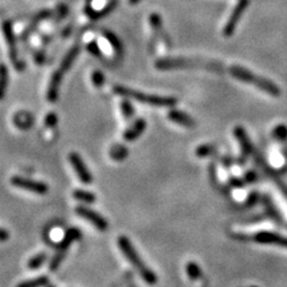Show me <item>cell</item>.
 <instances>
[{
	"mask_svg": "<svg viewBox=\"0 0 287 287\" xmlns=\"http://www.w3.org/2000/svg\"><path fill=\"white\" fill-rule=\"evenodd\" d=\"M119 248L121 249L122 254L127 257V260L132 263V266L138 270L139 274L141 275V278L144 279L145 283H147L149 285H155L157 284V275L156 273L149 268L145 262L141 260V257L139 256V254L136 253L135 248L133 247L130 243L129 239L126 236H121L119 238Z\"/></svg>",
	"mask_w": 287,
	"mask_h": 287,
	"instance_id": "6da1fadb",
	"label": "cell"
},
{
	"mask_svg": "<svg viewBox=\"0 0 287 287\" xmlns=\"http://www.w3.org/2000/svg\"><path fill=\"white\" fill-rule=\"evenodd\" d=\"M114 93L125 97V98L135 99V101L146 103V104L153 105V107H174L177 103V99L174 98V97H163L157 96V95L144 94L121 85L114 86Z\"/></svg>",
	"mask_w": 287,
	"mask_h": 287,
	"instance_id": "7a4b0ae2",
	"label": "cell"
},
{
	"mask_svg": "<svg viewBox=\"0 0 287 287\" xmlns=\"http://www.w3.org/2000/svg\"><path fill=\"white\" fill-rule=\"evenodd\" d=\"M230 72L236 79L241 80V82L255 85L257 89H260V90L272 95V96L274 97L280 96L281 91L277 84H274V83L270 82V80L266 79V78L256 76V74L252 73V72L243 68L242 66H232V67L230 68Z\"/></svg>",
	"mask_w": 287,
	"mask_h": 287,
	"instance_id": "3957f363",
	"label": "cell"
},
{
	"mask_svg": "<svg viewBox=\"0 0 287 287\" xmlns=\"http://www.w3.org/2000/svg\"><path fill=\"white\" fill-rule=\"evenodd\" d=\"M82 237V233H80L79 228L77 227H72L66 232L65 237L61 241V243L59 244V248H58V252L53 257V260L51 261V264H49V268H51L52 272H57L59 269L60 264L63 263L64 258H65L66 253L68 252V248L71 247V244L73 242L78 241V239Z\"/></svg>",
	"mask_w": 287,
	"mask_h": 287,
	"instance_id": "277c9868",
	"label": "cell"
},
{
	"mask_svg": "<svg viewBox=\"0 0 287 287\" xmlns=\"http://www.w3.org/2000/svg\"><path fill=\"white\" fill-rule=\"evenodd\" d=\"M11 185L37 195H46L49 191V187L46 183L22 176H13L11 178Z\"/></svg>",
	"mask_w": 287,
	"mask_h": 287,
	"instance_id": "5b68a950",
	"label": "cell"
},
{
	"mask_svg": "<svg viewBox=\"0 0 287 287\" xmlns=\"http://www.w3.org/2000/svg\"><path fill=\"white\" fill-rule=\"evenodd\" d=\"M2 32H4L5 41H6L7 47H9V54H10L11 61H12L13 66H15V68L17 69V71H23L24 64L22 63V61L19 60V58L17 57L15 36H13L12 27H11L10 22H4V24H2Z\"/></svg>",
	"mask_w": 287,
	"mask_h": 287,
	"instance_id": "8992f818",
	"label": "cell"
},
{
	"mask_svg": "<svg viewBox=\"0 0 287 287\" xmlns=\"http://www.w3.org/2000/svg\"><path fill=\"white\" fill-rule=\"evenodd\" d=\"M76 213L79 217H82L83 219L88 220L90 224H93L97 230L102 231V232L107 231L108 226H109L107 219L103 218L101 214L97 213L96 211L91 210V208L86 207V206H78L76 208Z\"/></svg>",
	"mask_w": 287,
	"mask_h": 287,
	"instance_id": "52a82bcc",
	"label": "cell"
},
{
	"mask_svg": "<svg viewBox=\"0 0 287 287\" xmlns=\"http://www.w3.org/2000/svg\"><path fill=\"white\" fill-rule=\"evenodd\" d=\"M68 159L71 165L73 166L74 171H76L80 182L84 183V185H91V183H93V175H91L90 170L86 166L85 161L83 160V158L79 156V153L71 152L68 156Z\"/></svg>",
	"mask_w": 287,
	"mask_h": 287,
	"instance_id": "ba28073f",
	"label": "cell"
},
{
	"mask_svg": "<svg viewBox=\"0 0 287 287\" xmlns=\"http://www.w3.org/2000/svg\"><path fill=\"white\" fill-rule=\"evenodd\" d=\"M197 66H202V64L195 63V61L186 59H163L156 63V67L161 71H169V69H182V68H194Z\"/></svg>",
	"mask_w": 287,
	"mask_h": 287,
	"instance_id": "9c48e42d",
	"label": "cell"
},
{
	"mask_svg": "<svg viewBox=\"0 0 287 287\" xmlns=\"http://www.w3.org/2000/svg\"><path fill=\"white\" fill-rule=\"evenodd\" d=\"M252 241L256 242V243L260 244H273V245H279V247L287 248V237H284L281 235L274 232H267V231H262V232L255 233L252 237H248Z\"/></svg>",
	"mask_w": 287,
	"mask_h": 287,
	"instance_id": "30bf717a",
	"label": "cell"
},
{
	"mask_svg": "<svg viewBox=\"0 0 287 287\" xmlns=\"http://www.w3.org/2000/svg\"><path fill=\"white\" fill-rule=\"evenodd\" d=\"M249 2H250V0H239V2L237 4V6L235 7V10H233L232 15H231L230 18H228L226 26H225V29H224L225 36L232 35L233 30H235V28H236V24L238 23L239 18L242 17V15H243L244 10L247 9V6L249 5Z\"/></svg>",
	"mask_w": 287,
	"mask_h": 287,
	"instance_id": "8fae6325",
	"label": "cell"
},
{
	"mask_svg": "<svg viewBox=\"0 0 287 287\" xmlns=\"http://www.w3.org/2000/svg\"><path fill=\"white\" fill-rule=\"evenodd\" d=\"M63 71H57L54 72L51 78V82H49L48 86V91H47V99L49 102H57L58 98H59V90H60V85H61V80H63Z\"/></svg>",
	"mask_w": 287,
	"mask_h": 287,
	"instance_id": "7c38bea8",
	"label": "cell"
},
{
	"mask_svg": "<svg viewBox=\"0 0 287 287\" xmlns=\"http://www.w3.org/2000/svg\"><path fill=\"white\" fill-rule=\"evenodd\" d=\"M145 129H146V121L144 119L135 120L134 124L125 130L124 139L126 141H134L143 134Z\"/></svg>",
	"mask_w": 287,
	"mask_h": 287,
	"instance_id": "4fadbf2b",
	"label": "cell"
},
{
	"mask_svg": "<svg viewBox=\"0 0 287 287\" xmlns=\"http://www.w3.org/2000/svg\"><path fill=\"white\" fill-rule=\"evenodd\" d=\"M233 134H235L236 139L238 140L239 145H241L242 152H243V156H249L252 155L253 152V145L250 143V139L248 136L247 132L244 130L243 127L237 126L233 130Z\"/></svg>",
	"mask_w": 287,
	"mask_h": 287,
	"instance_id": "5bb4252c",
	"label": "cell"
},
{
	"mask_svg": "<svg viewBox=\"0 0 287 287\" xmlns=\"http://www.w3.org/2000/svg\"><path fill=\"white\" fill-rule=\"evenodd\" d=\"M169 120H171L172 122H176L180 126L187 127V128H193L195 127V121L193 118L188 115L187 113H183L181 110H170L168 114Z\"/></svg>",
	"mask_w": 287,
	"mask_h": 287,
	"instance_id": "9a60e30c",
	"label": "cell"
},
{
	"mask_svg": "<svg viewBox=\"0 0 287 287\" xmlns=\"http://www.w3.org/2000/svg\"><path fill=\"white\" fill-rule=\"evenodd\" d=\"M78 53H79V47L78 46H74L72 47L71 51H69L67 54H66V57L64 58V60L61 61V65H60V71L63 72H67L69 68H71L72 64H73V61L76 60Z\"/></svg>",
	"mask_w": 287,
	"mask_h": 287,
	"instance_id": "2e32d148",
	"label": "cell"
},
{
	"mask_svg": "<svg viewBox=\"0 0 287 287\" xmlns=\"http://www.w3.org/2000/svg\"><path fill=\"white\" fill-rule=\"evenodd\" d=\"M7 84H9V72L5 65H0V101H2L6 94Z\"/></svg>",
	"mask_w": 287,
	"mask_h": 287,
	"instance_id": "e0dca14e",
	"label": "cell"
},
{
	"mask_svg": "<svg viewBox=\"0 0 287 287\" xmlns=\"http://www.w3.org/2000/svg\"><path fill=\"white\" fill-rule=\"evenodd\" d=\"M73 197L77 200V201L84 202V203H94L96 201V195L91 191H83V189H76L73 191Z\"/></svg>",
	"mask_w": 287,
	"mask_h": 287,
	"instance_id": "ac0fdd59",
	"label": "cell"
},
{
	"mask_svg": "<svg viewBox=\"0 0 287 287\" xmlns=\"http://www.w3.org/2000/svg\"><path fill=\"white\" fill-rule=\"evenodd\" d=\"M110 158L114 160H124L128 156V149L125 145H114L110 149Z\"/></svg>",
	"mask_w": 287,
	"mask_h": 287,
	"instance_id": "d6986e66",
	"label": "cell"
},
{
	"mask_svg": "<svg viewBox=\"0 0 287 287\" xmlns=\"http://www.w3.org/2000/svg\"><path fill=\"white\" fill-rule=\"evenodd\" d=\"M49 284V279L46 275L32 279V280H26L23 283L18 284L17 287H46Z\"/></svg>",
	"mask_w": 287,
	"mask_h": 287,
	"instance_id": "ffe728a7",
	"label": "cell"
},
{
	"mask_svg": "<svg viewBox=\"0 0 287 287\" xmlns=\"http://www.w3.org/2000/svg\"><path fill=\"white\" fill-rule=\"evenodd\" d=\"M47 261V255L44 253H40L37 254V255L32 256V258H30L29 261H28V268L32 269V270H36L38 268H41V267L43 266L44 262Z\"/></svg>",
	"mask_w": 287,
	"mask_h": 287,
	"instance_id": "44dd1931",
	"label": "cell"
},
{
	"mask_svg": "<svg viewBox=\"0 0 287 287\" xmlns=\"http://www.w3.org/2000/svg\"><path fill=\"white\" fill-rule=\"evenodd\" d=\"M186 272L191 280H197V279H200V277L202 275L201 269H200V267L197 266L195 262H189V263L187 264Z\"/></svg>",
	"mask_w": 287,
	"mask_h": 287,
	"instance_id": "7402d4cb",
	"label": "cell"
},
{
	"mask_svg": "<svg viewBox=\"0 0 287 287\" xmlns=\"http://www.w3.org/2000/svg\"><path fill=\"white\" fill-rule=\"evenodd\" d=\"M273 136H274V139H277V140H280V141H284L287 139V127L285 125H279L273 129Z\"/></svg>",
	"mask_w": 287,
	"mask_h": 287,
	"instance_id": "603a6c76",
	"label": "cell"
},
{
	"mask_svg": "<svg viewBox=\"0 0 287 287\" xmlns=\"http://www.w3.org/2000/svg\"><path fill=\"white\" fill-rule=\"evenodd\" d=\"M32 120L29 115H18L15 118V124L16 126L19 128H28L32 126Z\"/></svg>",
	"mask_w": 287,
	"mask_h": 287,
	"instance_id": "cb8c5ba5",
	"label": "cell"
},
{
	"mask_svg": "<svg viewBox=\"0 0 287 287\" xmlns=\"http://www.w3.org/2000/svg\"><path fill=\"white\" fill-rule=\"evenodd\" d=\"M121 110H122V114H124L125 119H127V120H129L133 115H134V108L132 107L130 102L127 101V99H125V101L121 102Z\"/></svg>",
	"mask_w": 287,
	"mask_h": 287,
	"instance_id": "d4e9b609",
	"label": "cell"
},
{
	"mask_svg": "<svg viewBox=\"0 0 287 287\" xmlns=\"http://www.w3.org/2000/svg\"><path fill=\"white\" fill-rule=\"evenodd\" d=\"M216 150V147L212 146V145H201V146H199L196 149V156L200 158H203V157H207V156L212 155V152Z\"/></svg>",
	"mask_w": 287,
	"mask_h": 287,
	"instance_id": "484cf974",
	"label": "cell"
},
{
	"mask_svg": "<svg viewBox=\"0 0 287 287\" xmlns=\"http://www.w3.org/2000/svg\"><path fill=\"white\" fill-rule=\"evenodd\" d=\"M91 80H93L94 85L96 88H101L104 84V76L101 71H94L93 76H91Z\"/></svg>",
	"mask_w": 287,
	"mask_h": 287,
	"instance_id": "4316f807",
	"label": "cell"
},
{
	"mask_svg": "<svg viewBox=\"0 0 287 287\" xmlns=\"http://www.w3.org/2000/svg\"><path fill=\"white\" fill-rule=\"evenodd\" d=\"M264 205H266L267 210L269 211V216L272 217V218H274L275 220H277V222H280L281 218H280V216H279L278 211L275 210L274 206H273V203L270 202V200L267 199V197H264Z\"/></svg>",
	"mask_w": 287,
	"mask_h": 287,
	"instance_id": "83f0119b",
	"label": "cell"
},
{
	"mask_svg": "<svg viewBox=\"0 0 287 287\" xmlns=\"http://www.w3.org/2000/svg\"><path fill=\"white\" fill-rule=\"evenodd\" d=\"M58 122H59V119H58L57 114H54V113L47 114L46 119H44V125H46V126L49 127V128H53V127L57 126Z\"/></svg>",
	"mask_w": 287,
	"mask_h": 287,
	"instance_id": "f1b7e54d",
	"label": "cell"
},
{
	"mask_svg": "<svg viewBox=\"0 0 287 287\" xmlns=\"http://www.w3.org/2000/svg\"><path fill=\"white\" fill-rule=\"evenodd\" d=\"M10 237V233L7 232L5 228L0 227V242H6L7 239H9Z\"/></svg>",
	"mask_w": 287,
	"mask_h": 287,
	"instance_id": "f546056e",
	"label": "cell"
},
{
	"mask_svg": "<svg viewBox=\"0 0 287 287\" xmlns=\"http://www.w3.org/2000/svg\"><path fill=\"white\" fill-rule=\"evenodd\" d=\"M255 180H256V172L249 171L247 175H245V182L253 183Z\"/></svg>",
	"mask_w": 287,
	"mask_h": 287,
	"instance_id": "4dcf8cb0",
	"label": "cell"
},
{
	"mask_svg": "<svg viewBox=\"0 0 287 287\" xmlns=\"http://www.w3.org/2000/svg\"><path fill=\"white\" fill-rule=\"evenodd\" d=\"M257 199H258L257 194L253 193L249 197H248V202H247L248 206H254V205H255L256 201H257Z\"/></svg>",
	"mask_w": 287,
	"mask_h": 287,
	"instance_id": "1f68e13d",
	"label": "cell"
},
{
	"mask_svg": "<svg viewBox=\"0 0 287 287\" xmlns=\"http://www.w3.org/2000/svg\"><path fill=\"white\" fill-rule=\"evenodd\" d=\"M231 185L235 187H243L244 183H243V181L238 180V178H232V180H231Z\"/></svg>",
	"mask_w": 287,
	"mask_h": 287,
	"instance_id": "d6a6232c",
	"label": "cell"
},
{
	"mask_svg": "<svg viewBox=\"0 0 287 287\" xmlns=\"http://www.w3.org/2000/svg\"><path fill=\"white\" fill-rule=\"evenodd\" d=\"M139 0H130V4H135V2H138Z\"/></svg>",
	"mask_w": 287,
	"mask_h": 287,
	"instance_id": "836d02e7",
	"label": "cell"
},
{
	"mask_svg": "<svg viewBox=\"0 0 287 287\" xmlns=\"http://www.w3.org/2000/svg\"><path fill=\"white\" fill-rule=\"evenodd\" d=\"M46 287H55L54 285H51V284H48V285H47Z\"/></svg>",
	"mask_w": 287,
	"mask_h": 287,
	"instance_id": "e575fe53",
	"label": "cell"
},
{
	"mask_svg": "<svg viewBox=\"0 0 287 287\" xmlns=\"http://www.w3.org/2000/svg\"><path fill=\"white\" fill-rule=\"evenodd\" d=\"M286 157H287V155H286Z\"/></svg>",
	"mask_w": 287,
	"mask_h": 287,
	"instance_id": "d590c367",
	"label": "cell"
}]
</instances>
